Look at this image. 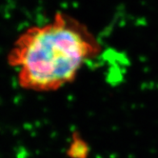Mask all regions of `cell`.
<instances>
[{
	"instance_id": "1",
	"label": "cell",
	"mask_w": 158,
	"mask_h": 158,
	"mask_svg": "<svg viewBox=\"0 0 158 158\" xmlns=\"http://www.w3.org/2000/svg\"><path fill=\"white\" fill-rule=\"evenodd\" d=\"M99 52L100 44L83 23L57 13L50 23L21 33L8 54V63L17 70L23 89L52 92L74 81L84 63Z\"/></svg>"
}]
</instances>
